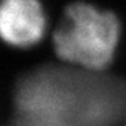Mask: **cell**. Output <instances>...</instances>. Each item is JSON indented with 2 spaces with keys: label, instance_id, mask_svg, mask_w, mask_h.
<instances>
[{
  "label": "cell",
  "instance_id": "1",
  "mask_svg": "<svg viewBox=\"0 0 126 126\" xmlns=\"http://www.w3.org/2000/svg\"><path fill=\"white\" fill-rule=\"evenodd\" d=\"M121 23L107 10L86 1L66 8L54 31V50L63 63L90 73H102L115 56Z\"/></svg>",
  "mask_w": 126,
  "mask_h": 126
},
{
  "label": "cell",
  "instance_id": "3",
  "mask_svg": "<svg viewBox=\"0 0 126 126\" xmlns=\"http://www.w3.org/2000/svg\"><path fill=\"white\" fill-rule=\"evenodd\" d=\"M125 126H126V125H125Z\"/></svg>",
  "mask_w": 126,
  "mask_h": 126
},
{
  "label": "cell",
  "instance_id": "2",
  "mask_svg": "<svg viewBox=\"0 0 126 126\" xmlns=\"http://www.w3.org/2000/svg\"><path fill=\"white\" fill-rule=\"evenodd\" d=\"M47 31V15L39 0H0V39L16 48L36 46Z\"/></svg>",
  "mask_w": 126,
  "mask_h": 126
}]
</instances>
